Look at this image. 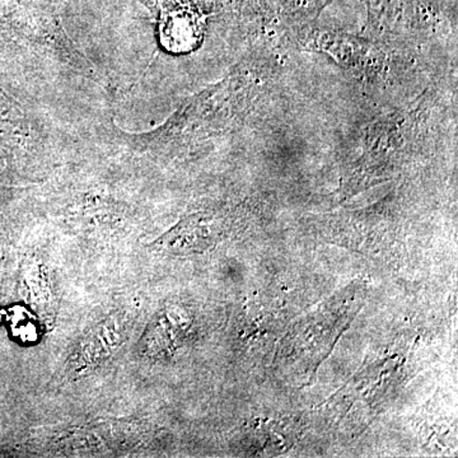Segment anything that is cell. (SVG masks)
Wrapping results in <instances>:
<instances>
[{"instance_id":"6da1fadb","label":"cell","mask_w":458,"mask_h":458,"mask_svg":"<svg viewBox=\"0 0 458 458\" xmlns=\"http://www.w3.org/2000/svg\"><path fill=\"white\" fill-rule=\"evenodd\" d=\"M126 335V318L114 316L93 328L81 344L77 354L71 361L72 373L83 375L89 369L98 366L119 349Z\"/></svg>"}]
</instances>
